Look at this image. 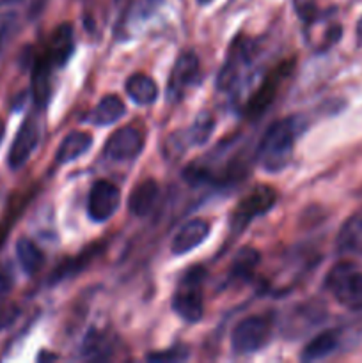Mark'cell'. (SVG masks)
<instances>
[{"mask_svg": "<svg viewBox=\"0 0 362 363\" xmlns=\"http://www.w3.org/2000/svg\"><path fill=\"white\" fill-rule=\"evenodd\" d=\"M300 130L302 119L298 116H291L275 121L265 131V137L261 138L258 147V160L263 169L268 172H280L286 169L293 158L295 142Z\"/></svg>", "mask_w": 362, "mask_h": 363, "instance_id": "obj_1", "label": "cell"}, {"mask_svg": "<svg viewBox=\"0 0 362 363\" xmlns=\"http://www.w3.org/2000/svg\"><path fill=\"white\" fill-rule=\"evenodd\" d=\"M206 279V269L197 268L188 269L181 279L180 287L172 296V311L187 323H199L204 314L202 303V282Z\"/></svg>", "mask_w": 362, "mask_h": 363, "instance_id": "obj_2", "label": "cell"}, {"mask_svg": "<svg viewBox=\"0 0 362 363\" xmlns=\"http://www.w3.org/2000/svg\"><path fill=\"white\" fill-rule=\"evenodd\" d=\"M275 318L273 314H256L238 323L231 333V347L238 354H251L270 342Z\"/></svg>", "mask_w": 362, "mask_h": 363, "instance_id": "obj_3", "label": "cell"}, {"mask_svg": "<svg viewBox=\"0 0 362 363\" xmlns=\"http://www.w3.org/2000/svg\"><path fill=\"white\" fill-rule=\"evenodd\" d=\"M325 287L343 307L362 311V272L350 262H339L329 272Z\"/></svg>", "mask_w": 362, "mask_h": 363, "instance_id": "obj_4", "label": "cell"}, {"mask_svg": "<svg viewBox=\"0 0 362 363\" xmlns=\"http://www.w3.org/2000/svg\"><path fill=\"white\" fill-rule=\"evenodd\" d=\"M277 199L279 197H277L275 188L268 186V184H258L238 202L231 223H233L234 229H243L252 220L266 215L275 206Z\"/></svg>", "mask_w": 362, "mask_h": 363, "instance_id": "obj_5", "label": "cell"}, {"mask_svg": "<svg viewBox=\"0 0 362 363\" xmlns=\"http://www.w3.org/2000/svg\"><path fill=\"white\" fill-rule=\"evenodd\" d=\"M146 144L144 131L137 126H124L114 131L105 144V156L114 162H130L142 152Z\"/></svg>", "mask_w": 362, "mask_h": 363, "instance_id": "obj_6", "label": "cell"}, {"mask_svg": "<svg viewBox=\"0 0 362 363\" xmlns=\"http://www.w3.org/2000/svg\"><path fill=\"white\" fill-rule=\"evenodd\" d=\"M121 204V191L114 183L99 179L92 184L87 199V213L94 222L103 223L112 218Z\"/></svg>", "mask_w": 362, "mask_h": 363, "instance_id": "obj_7", "label": "cell"}, {"mask_svg": "<svg viewBox=\"0 0 362 363\" xmlns=\"http://www.w3.org/2000/svg\"><path fill=\"white\" fill-rule=\"evenodd\" d=\"M199 77V59L194 52H185L174 62L169 77V96L180 99L188 87L195 84Z\"/></svg>", "mask_w": 362, "mask_h": 363, "instance_id": "obj_8", "label": "cell"}, {"mask_svg": "<svg viewBox=\"0 0 362 363\" xmlns=\"http://www.w3.org/2000/svg\"><path fill=\"white\" fill-rule=\"evenodd\" d=\"M38 144H39L38 123L32 119L25 121V123L21 124L20 130H18L13 145H11L9 149V156H7V163H9L11 169L13 170L21 169V167L28 162L32 152L35 151Z\"/></svg>", "mask_w": 362, "mask_h": 363, "instance_id": "obj_9", "label": "cell"}, {"mask_svg": "<svg viewBox=\"0 0 362 363\" xmlns=\"http://www.w3.org/2000/svg\"><path fill=\"white\" fill-rule=\"evenodd\" d=\"M290 67L291 66H287V64H280L275 71H272V73H270L268 77L263 80V84L256 89V92L252 94V98L248 99V103H247L248 116L251 117L261 116V113L265 112L270 105H272V101L275 99V96H277V91H279L280 80H283L284 73H286Z\"/></svg>", "mask_w": 362, "mask_h": 363, "instance_id": "obj_10", "label": "cell"}, {"mask_svg": "<svg viewBox=\"0 0 362 363\" xmlns=\"http://www.w3.org/2000/svg\"><path fill=\"white\" fill-rule=\"evenodd\" d=\"M209 234V223L202 218L188 220L176 233L170 243V250L174 255H185L202 243Z\"/></svg>", "mask_w": 362, "mask_h": 363, "instance_id": "obj_11", "label": "cell"}, {"mask_svg": "<svg viewBox=\"0 0 362 363\" xmlns=\"http://www.w3.org/2000/svg\"><path fill=\"white\" fill-rule=\"evenodd\" d=\"M75 50V32L71 23H60L59 27L53 30L52 38H50L48 48H46L45 55L48 57L53 67H62L67 60L71 59Z\"/></svg>", "mask_w": 362, "mask_h": 363, "instance_id": "obj_12", "label": "cell"}, {"mask_svg": "<svg viewBox=\"0 0 362 363\" xmlns=\"http://www.w3.org/2000/svg\"><path fill=\"white\" fill-rule=\"evenodd\" d=\"M160 188L155 179H144L135 184L128 197V209L135 216H148L158 201Z\"/></svg>", "mask_w": 362, "mask_h": 363, "instance_id": "obj_13", "label": "cell"}, {"mask_svg": "<svg viewBox=\"0 0 362 363\" xmlns=\"http://www.w3.org/2000/svg\"><path fill=\"white\" fill-rule=\"evenodd\" d=\"M52 69L53 64L43 53L35 60L34 69H32V94H34V101L38 106H45L50 101V94H52Z\"/></svg>", "mask_w": 362, "mask_h": 363, "instance_id": "obj_14", "label": "cell"}, {"mask_svg": "<svg viewBox=\"0 0 362 363\" xmlns=\"http://www.w3.org/2000/svg\"><path fill=\"white\" fill-rule=\"evenodd\" d=\"M126 94L133 99L137 105L149 106L158 99V85L149 74L135 73L124 84Z\"/></svg>", "mask_w": 362, "mask_h": 363, "instance_id": "obj_15", "label": "cell"}, {"mask_svg": "<svg viewBox=\"0 0 362 363\" xmlns=\"http://www.w3.org/2000/svg\"><path fill=\"white\" fill-rule=\"evenodd\" d=\"M92 145V137L85 131H71L64 137V140L60 142L59 149H57L55 162L59 165H64V163H71L75 160L80 158L82 155L91 149Z\"/></svg>", "mask_w": 362, "mask_h": 363, "instance_id": "obj_16", "label": "cell"}, {"mask_svg": "<svg viewBox=\"0 0 362 363\" xmlns=\"http://www.w3.org/2000/svg\"><path fill=\"white\" fill-rule=\"evenodd\" d=\"M337 248L341 254L362 255V211L344 222L337 234Z\"/></svg>", "mask_w": 362, "mask_h": 363, "instance_id": "obj_17", "label": "cell"}, {"mask_svg": "<svg viewBox=\"0 0 362 363\" xmlns=\"http://www.w3.org/2000/svg\"><path fill=\"white\" fill-rule=\"evenodd\" d=\"M341 335L337 330H327V332L316 335L307 346L304 347L300 354V360L304 362H316L330 357L339 346Z\"/></svg>", "mask_w": 362, "mask_h": 363, "instance_id": "obj_18", "label": "cell"}, {"mask_svg": "<svg viewBox=\"0 0 362 363\" xmlns=\"http://www.w3.org/2000/svg\"><path fill=\"white\" fill-rule=\"evenodd\" d=\"M124 113H126V106L123 99L116 94H109L96 105V108H92L89 121L96 126H109L124 117Z\"/></svg>", "mask_w": 362, "mask_h": 363, "instance_id": "obj_19", "label": "cell"}, {"mask_svg": "<svg viewBox=\"0 0 362 363\" xmlns=\"http://www.w3.org/2000/svg\"><path fill=\"white\" fill-rule=\"evenodd\" d=\"M16 257L20 261L21 269L27 275H35L41 269L43 262H45V255H43L41 248L28 238H20L16 243Z\"/></svg>", "mask_w": 362, "mask_h": 363, "instance_id": "obj_20", "label": "cell"}, {"mask_svg": "<svg viewBox=\"0 0 362 363\" xmlns=\"http://www.w3.org/2000/svg\"><path fill=\"white\" fill-rule=\"evenodd\" d=\"M259 261H261V255H259V252L256 250V248H251V247L241 248V250L236 254V257L233 259L229 277L233 280H248L252 275H254Z\"/></svg>", "mask_w": 362, "mask_h": 363, "instance_id": "obj_21", "label": "cell"}, {"mask_svg": "<svg viewBox=\"0 0 362 363\" xmlns=\"http://www.w3.org/2000/svg\"><path fill=\"white\" fill-rule=\"evenodd\" d=\"M112 353L109 339L98 330H91L85 335L84 344H82V354L85 360H106Z\"/></svg>", "mask_w": 362, "mask_h": 363, "instance_id": "obj_22", "label": "cell"}, {"mask_svg": "<svg viewBox=\"0 0 362 363\" xmlns=\"http://www.w3.org/2000/svg\"><path fill=\"white\" fill-rule=\"evenodd\" d=\"M213 130H215V119H213L212 113L208 112H202L199 113L197 119L194 121L192 128L188 130L187 138L190 144L195 145H202L208 142V138L212 137Z\"/></svg>", "mask_w": 362, "mask_h": 363, "instance_id": "obj_23", "label": "cell"}, {"mask_svg": "<svg viewBox=\"0 0 362 363\" xmlns=\"http://www.w3.org/2000/svg\"><path fill=\"white\" fill-rule=\"evenodd\" d=\"M96 250H98V248H96ZM96 250L92 248V250H85L84 254H80L78 257L66 259V261H64L62 264L57 268V272L52 273V280H50V282L57 284V282H60V280L67 279V277H71V275H75V273L80 272V269L85 268V264H87V262L94 257Z\"/></svg>", "mask_w": 362, "mask_h": 363, "instance_id": "obj_24", "label": "cell"}, {"mask_svg": "<svg viewBox=\"0 0 362 363\" xmlns=\"http://www.w3.org/2000/svg\"><path fill=\"white\" fill-rule=\"evenodd\" d=\"M20 315V307L0 294V332L9 328Z\"/></svg>", "mask_w": 362, "mask_h": 363, "instance_id": "obj_25", "label": "cell"}, {"mask_svg": "<svg viewBox=\"0 0 362 363\" xmlns=\"http://www.w3.org/2000/svg\"><path fill=\"white\" fill-rule=\"evenodd\" d=\"M188 350L185 346H177L172 347V350H167V351H158V353H151L148 354V360L149 362H158V363H165V362H181V360H187L188 358Z\"/></svg>", "mask_w": 362, "mask_h": 363, "instance_id": "obj_26", "label": "cell"}, {"mask_svg": "<svg viewBox=\"0 0 362 363\" xmlns=\"http://www.w3.org/2000/svg\"><path fill=\"white\" fill-rule=\"evenodd\" d=\"M295 13L298 14L302 21L305 23H312L318 14V6H316V0H293Z\"/></svg>", "mask_w": 362, "mask_h": 363, "instance_id": "obj_27", "label": "cell"}, {"mask_svg": "<svg viewBox=\"0 0 362 363\" xmlns=\"http://www.w3.org/2000/svg\"><path fill=\"white\" fill-rule=\"evenodd\" d=\"M14 286V279H13V272H11L7 266H0V294L6 296Z\"/></svg>", "mask_w": 362, "mask_h": 363, "instance_id": "obj_28", "label": "cell"}, {"mask_svg": "<svg viewBox=\"0 0 362 363\" xmlns=\"http://www.w3.org/2000/svg\"><path fill=\"white\" fill-rule=\"evenodd\" d=\"M4 135H6V124L0 121V144H2V140H4Z\"/></svg>", "mask_w": 362, "mask_h": 363, "instance_id": "obj_29", "label": "cell"}, {"mask_svg": "<svg viewBox=\"0 0 362 363\" xmlns=\"http://www.w3.org/2000/svg\"><path fill=\"white\" fill-rule=\"evenodd\" d=\"M18 2H21V0H0V7L11 6V4H18Z\"/></svg>", "mask_w": 362, "mask_h": 363, "instance_id": "obj_30", "label": "cell"}, {"mask_svg": "<svg viewBox=\"0 0 362 363\" xmlns=\"http://www.w3.org/2000/svg\"><path fill=\"white\" fill-rule=\"evenodd\" d=\"M357 38L362 41V18L358 20V23H357Z\"/></svg>", "mask_w": 362, "mask_h": 363, "instance_id": "obj_31", "label": "cell"}, {"mask_svg": "<svg viewBox=\"0 0 362 363\" xmlns=\"http://www.w3.org/2000/svg\"><path fill=\"white\" fill-rule=\"evenodd\" d=\"M6 230H0V245L4 243V240H6Z\"/></svg>", "mask_w": 362, "mask_h": 363, "instance_id": "obj_32", "label": "cell"}, {"mask_svg": "<svg viewBox=\"0 0 362 363\" xmlns=\"http://www.w3.org/2000/svg\"><path fill=\"white\" fill-rule=\"evenodd\" d=\"M197 2L199 4H209V2H212V0H197Z\"/></svg>", "mask_w": 362, "mask_h": 363, "instance_id": "obj_33", "label": "cell"}]
</instances>
